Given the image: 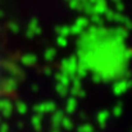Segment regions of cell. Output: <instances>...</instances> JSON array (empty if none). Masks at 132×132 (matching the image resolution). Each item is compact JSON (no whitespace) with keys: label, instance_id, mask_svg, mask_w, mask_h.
Listing matches in <instances>:
<instances>
[]
</instances>
